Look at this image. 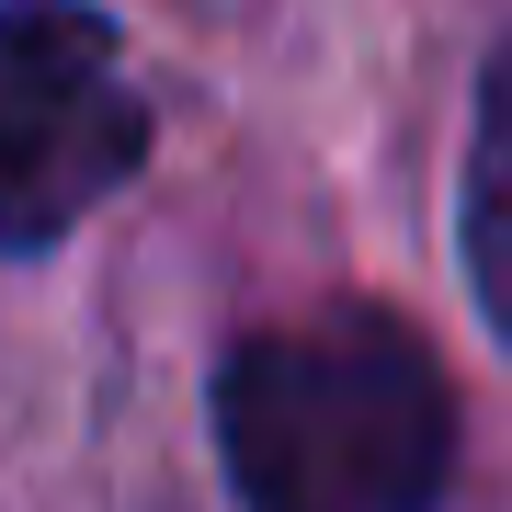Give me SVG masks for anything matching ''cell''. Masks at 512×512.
<instances>
[{"label": "cell", "mask_w": 512, "mask_h": 512, "mask_svg": "<svg viewBox=\"0 0 512 512\" xmlns=\"http://www.w3.org/2000/svg\"><path fill=\"white\" fill-rule=\"evenodd\" d=\"M148 160V103L103 12L0 0V251H46Z\"/></svg>", "instance_id": "7a4b0ae2"}, {"label": "cell", "mask_w": 512, "mask_h": 512, "mask_svg": "<svg viewBox=\"0 0 512 512\" xmlns=\"http://www.w3.org/2000/svg\"><path fill=\"white\" fill-rule=\"evenodd\" d=\"M217 444L251 512H433L456 467V399L387 308H319L228 353Z\"/></svg>", "instance_id": "6da1fadb"}, {"label": "cell", "mask_w": 512, "mask_h": 512, "mask_svg": "<svg viewBox=\"0 0 512 512\" xmlns=\"http://www.w3.org/2000/svg\"><path fill=\"white\" fill-rule=\"evenodd\" d=\"M467 274H478V308L512 342V46L478 92V148H467Z\"/></svg>", "instance_id": "3957f363"}]
</instances>
